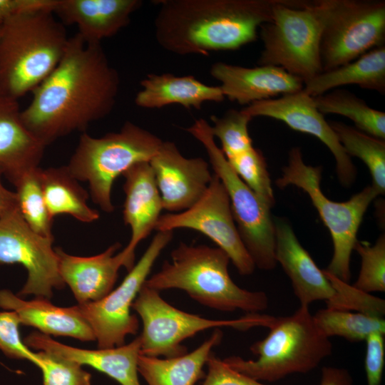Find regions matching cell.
Here are the masks:
<instances>
[{"instance_id": "d6986e66", "label": "cell", "mask_w": 385, "mask_h": 385, "mask_svg": "<svg viewBox=\"0 0 385 385\" xmlns=\"http://www.w3.org/2000/svg\"><path fill=\"white\" fill-rule=\"evenodd\" d=\"M210 73L221 83L225 98L241 105L297 92L304 87L300 78L273 66L248 68L217 62Z\"/></svg>"}, {"instance_id": "8992f818", "label": "cell", "mask_w": 385, "mask_h": 385, "mask_svg": "<svg viewBox=\"0 0 385 385\" xmlns=\"http://www.w3.org/2000/svg\"><path fill=\"white\" fill-rule=\"evenodd\" d=\"M163 140L150 131L125 122L118 132L100 138L83 133L66 165L78 181L86 182L92 200L103 211L112 212L111 192L115 179L140 162H150Z\"/></svg>"}, {"instance_id": "9c48e42d", "label": "cell", "mask_w": 385, "mask_h": 385, "mask_svg": "<svg viewBox=\"0 0 385 385\" xmlns=\"http://www.w3.org/2000/svg\"><path fill=\"white\" fill-rule=\"evenodd\" d=\"M205 148L214 173L224 185L240 238L255 267L271 270L277 265L275 230L270 207L235 173L216 145L210 125L200 118L186 128Z\"/></svg>"}, {"instance_id": "9a60e30c", "label": "cell", "mask_w": 385, "mask_h": 385, "mask_svg": "<svg viewBox=\"0 0 385 385\" xmlns=\"http://www.w3.org/2000/svg\"><path fill=\"white\" fill-rule=\"evenodd\" d=\"M250 117L264 116L281 120L297 131L319 139L333 154L336 172L341 184L350 186L356 178V169L351 158L339 143L337 135L324 115L317 109L313 97L303 89L253 102L242 109Z\"/></svg>"}, {"instance_id": "f35d334b", "label": "cell", "mask_w": 385, "mask_h": 385, "mask_svg": "<svg viewBox=\"0 0 385 385\" xmlns=\"http://www.w3.org/2000/svg\"><path fill=\"white\" fill-rule=\"evenodd\" d=\"M384 334L374 332L365 339L364 369L367 385H381L385 361Z\"/></svg>"}, {"instance_id": "60d3db41", "label": "cell", "mask_w": 385, "mask_h": 385, "mask_svg": "<svg viewBox=\"0 0 385 385\" xmlns=\"http://www.w3.org/2000/svg\"><path fill=\"white\" fill-rule=\"evenodd\" d=\"M319 385H352V379L345 369L327 366L322 369Z\"/></svg>"}, {"instance_id": "e0dca14e", "label": "cell", "mask_w": 385, "mask_h": 385, "mask_svg": "<svg viewBox=\"0 0 385 385\" xmlns=\"http://www.w3.org/2000/svg\"><path fill=\"white\" fill-rule=\"evenodd\" d=\"M160 192L163 209L184 211L196 203L207 189L213 174L202 158L183 156L175 143L163 141L149 162Z\"/></svg>"}, {"instance_id": "d4e9b609", "label": "cell", "mask_w": 385, "mask_h": 385, "mask_svg": "<svg viewBox=\"0 0 385 385\" xmlns=\"http://www.w3.org/2000/svg\"><path fill=\"white\" fill-rule=\"evenodd\" d=\"M140 86L135 103L143 108H160L175 103L200 109L205 102H222L225 98L220 86L206 85L193 76L151 73L140 81Z\"/></svg>"}, {"instance_id": "ab89813d", "label": "cell", "mask_w": 385, "mask_h": 385, "mask_svg": "<svg viewBox=\"0 0 385 385\" xmlns=\"http://www.w3.org/2000/svg\"><path fill=\"white\" fill-rule=\"evenodd\" d=\"M57 0H0V26L24 13L53 10Z\"/></svg>"}, {"instance_id": "cb8c5ba5", "label": "cell", "mask_w": 385, "mask_h": 385, "mask_svg": "<svg viewBox=\"0 0 385 385\" xmlns=\"http://www.w3.org/2000/svg\"><path fill=\"white\" fill-rule=\"evenodd\" d=\"M17 101L0 95V167L10 182L38 167L46 148L23 123Z\"/></svg>"}, {"instance_id": "3957f363", "label": "cell", "mask_w": 385, "mask_h": 385, "mask_svg": "<svg viewBox=\"0 0 385 385\" xmlns=\"http://www.w3.org/2000/svg\"><path fill=\"white\" fill-rule=\"evenodd\" d=\"M170 257V262L165 261L146 279L147 287L158 292L180 289L198 303L222 312L259 313L267 308L264 292L250 291L233 282L228 271L230 259L222 249L180 242Z\"/></svg>"}, {"instance_id": "f546056e", "label": "cell", "mask_w": 385, "mask_h": 385, "mask_svg": "<svg viewBox=\"0 0 385 385\" xmlns=\"http://www.w3.org/2000/svg\"><path fill=\"white\" fill-rule=\"evenodd\" d=\"M346 154L361 160L369 170L371 186L379 195L385 192V140L339 121L329 122Z\"/></svg>"}, {"instance_id": "7c38bea8", "label": "cell", "mask_w": 385, "mask_h": 385, "mask_svg": "<svg viewBox=\"0 0 385 385\" xmlns=\"http://www.w3.org/2000/svg\"><path fill=\"white\" fill-rule=\"evenodd\" d=\"M173 235L172 231H158L140 259L116 289L100 300L76 305L91 327L98 348L122 346L128 335L137 334L139 321L131 314L132 304Z\"/></svg>"}, {"instance_id": "7402d4cb", "label": "cell", "mask_w": 385, "mask_h": 385, "mask_svg": "<svg viewBox=\"0 0 385 385\" xmlns=\"http://www.w3.org/2000/svg\"><path fill=\"white\" fill-rule=\"evenodd\" d=\"M140 0H58L53 13L63 24L75 25L88 42L101 43L126 26Z\"/></svg>"}, {"instance_id": "6da1fadb", "label": "cell", "mask_w": 385, "mask_h": 385, "mask_svg": "<svg viewBox=\"0 0 385 385\" xmlns=\"http://www.w3.org/2000/svg\"><path fill=\"white\" fill-rule=\"evenodd\" d=\"M120 78L101 43L78 34L69 38L54 70L33 91L21 111L29 130L45 146L108 115L118 94Z\"/></svg>"}, {"instance_id": "8d00e7d4", "label": "cell", "mask_w": 385, "mask_h": 385, "mask_svg": "<svg viewBox=\"0 0 385 385\" xmlns=\"http://www.w3.org/2000/svg\"><path fill=\"white\" fill-rule=\"evenodd\" d=\"M20 325L19 317L14 312H0V350L11 359L28 360L36 365L38 354L21 340Z\"/></svg>"}, {"instance_id": "ffe728a7", "label": "cell", "mask_w": 385, "mask_h": 385, "mask_svg": "<svg viewBox=\"0 0 385 385\" xmlns=\"http://www.w3.org/2000/svg\"><path fill=\"white\" fill-rule=\"evenodd\" d=\"M24 342L28 347L48 352L81 366H90L120 385H140L138 375V361L140 355L139 336L127 344L94 350L59 343L39 332L29 334Z\"/></svg>"}, {"instance_id": "277c9868", "label": "cell", "mask_w": 385, "mask_h": 385, "mask_svg": "<svg viewBox=\"0 0 385 385\" xmlns=\"http://www.w3.org/2000/svg\"><path fill=\"white\" fill-rule=\"evenodd\" d=\"M69 38L52 11L6 21L0 34V95L18 100L32 92L57 66Z\"/></svg>"}, {"instance_id": "ac0fdd59", "label": "cell", "mask_w": 385, "mask_h": 385, "mask_svg": "<svg viewBox=\"0 0 385 385\" xmlns=\"http://www.w3.org/2000/svg\"><path fill=\"white\" fill-rule=\"evenodd\" d=\"M120 247V244L115 242L103 252L91 257L75 256L61 247L54 248L60 276L63 283L70 287L78 304L103 298L113 290L119 269L124 267L129 271L133 268L134 260L123 251L115 254Z\"/></svg>"}, {"instance_id": "30bf717a", "label": "cell", "mask_w": 385, "mask_h": 385, "mask_svg": "<svg viewBox=\"0 0 385 385\" xmlns=\"http://www.w3.org/2000/svg\"><path fill=\"white\" fill-rule=\"evenodd\" d=\"M143 323L140 354L164 358L180 356L188 352L182 343L209 329L232 327L247 330L267 327L272 316L250 313L234 319H212L180 310L162 298L160 292L145 283L132 304Z\"/></svg>"}, {"instance_id": "7bdbcfd3", "label": "cell", "mask_w": 385, "mask_h": 385, "mask_svg": "<svg viewBox=\"0 0 385 385\" xmlns=\"http://www.w3.org/2000/svg\"><path fill=\"white\" fill-rule=\"evenodd\" d=\"M1 26H0V34H1Z\"/></svg>"}, {"instance_id": "484cf974", "label": "cell", "mask_w": 385, "mask_h": 385, "mask_svg": "<svg viewBox=\"0 0 385 385\" xmlns=\"http://www.w3.org/2000/svg\"><path fill=\"white\" fill-rule=\"evenodd\" d=\"M223 337L220 328L191 352L173 358H160L140 354L138 371L148 385H195L205 377L204 366Z\"/></svg>"}, {"instance_id": "ba28073f", "label": "cell", "mask_w": 385, "mask_h": 385, "mask_svg": "<svg viewBox=\"0 0 385 385\" xmlns=\"http://www.w3.org/2000/svg\"><path fill=\"white\" fill-rule=\"evenodd\" d=\"M321 178V168L306 165L300 148L294 147L289 152L288 164L282 168V175L276 185L279 188L297 186L310 197L332 239L334 252L325 270L349 283L350 258L356 235L368 207L379 194L369 185L346 202H334L322 191Z\"/></svg>"}, {"instance_id": "d6a6232c", "label": "cell", "mask_w": 385, "mask_h": 385, "mask_svg": "<svg viewBox=\"0 0 385 385\" xmlns=\"http://www.w3.org/2000/svg\"><path fill=\"white\" fill-rule=\"evenodd\" d=\"M252 117L242 110H228L221 116H211L213 137L219 139L220 148L226 159H230L252 148V140L248 132Z\"/></svg>"}, {"instance_id": "74e56055", "label": "cell", "mask_w": 385, "mask_h": 385, "mask_svg": "<svg viewBox=\"0 0 385 385\" xmlns=\"http://www.w3.org/2000/svg\"><path fill=\"white\" fill-rule=\"evenodd\" d=\"M206 366L207 371L202 385H267L231 368L213 352Z\"/></svg>"}, {"instance_id": "e575fe53", "label": "cell", "mask_w": 385, "mask_h": 385, "mask_svg": "<svg viewBox=\"0 0 385 385\" xmlns=\"http://www.w3.org/2000/svg\"><path fill=\"white\" fill-rule=\"evenodd\" d=\"M354 250L361 257L359 276L353 284L356 289L366 292L385 291V236L380 235L376 242L370 245L359 242Z\"/></svg>"}, {"instance_id": "836d02e7", "label": "cell", "mask_w": 385, "mask_h": 385, "mask_svg": "<svg viewBox=\"0 0 385 385\" xmlns=\"http://www.w3.org/2000/svg\"><path fill=\"white\" fill-rule=\"evenodd\" d=\"M240 179L270 208L274 196L262 153L254 147L227 160Z\"/></svg>"}, {"instance_id": "8fae6325", "label": "cell", "mask_w": 385, "mask_h": 385, "mask_svg": "<svg viewBox=\"0 0 385 385\" xmlns=\"http://www.w3.org/2000/svg\"><path fill=\"white\" fill-rule=\"evenodd\" d=\"M320 41L322 71L353 61L384 46L385 1L322 0Z\"/></svg>"}, {"instance_id": "4fadbf2b", "label": "cell", "mask_w": 385, "mask_h": 385, "mask_svg": "<svg viewBox=\"0 0 385 385\" xmlns=\"http://www.w3.org/2000/svg\"><path fill=\"white\" fill-rule=\"evenodd\" d=\"M53 242V237L33 231L18 208L0 215V265L20 264L28 273L19 297L33 294L49 299L53 289L65 286Z\"/></svg>"}, {"instance_id": "83f0119b", "label": "cell", "mask_w": 385, "mask_h": 385, "mask_svg": "<svg viewBox=\"0 0 385 385\" xmlns=\"http://www.w3.org/2000/svg\"><path fill=\"white\" fill-rule=\"evenodd\" d=\"M41 182L45 202L53 219L65 214L90 223L99 218V212L87 203L89 194L66 165L41 168Z\"/></svg>"}, {"instance_id": "1f68e13d", "label": "cell", "mask_w": 385, "mask_h": 385, "mask_svg": "<svg viewBox=\"0 0 385 385\" xmlns=\"http://www.w3.org/2000/svg\"><path fill=\"white\" fill-rule=\"evenodd\" d=\"M41 168L24 171L11 183L14 185L18 209L24 221L36 233L53 237V219L50 215L43 194Z\"/></svg>"}, {"instance_id": "5bb4252c", "label": "cell", "mask_w": 385, "mask_h": 385, "mask_svg": "<svg viewBox=\"0 0 385 385\" xmlns=\"http://www.w3.org/2000/svg\"><path fill=\"white\" fill-rule=\"evenodd\" d=\"M179 228L196 230L213 241L227 254L240 274L253 273L255 266L237 231L227 192L215 173L196 203L184 211L160 215L155 227L156 231Z\"/></svg>"}, {"instance_id": "5b68a950", "label": "cell", "mask_w": 385, "mask_h": 385, "mask_svg": "<svg viewBox=\"0 0 385 385\" xmlns=\"http://www.w3.org/2000/svg\"><path fill=\"white\" fill-rule=\"evenodd\" d=\"M267 328L268 334L250 347L256 359L232 356L224 361L255 380L272 382L307 373L332 353L330 339L319 330L307 306L290 316L273 317Z\"/></svg>"}, {"instance_id": "4dcf8cb0", "label": "cell", "mask_w": 385, "mask_h": 385, "mask_svg": "<svg viewBox=\"0 0 385 385\" xmlns=\"http://www.w3.org/2000/svg\"><path fill=\"white\" fill-rule=\"evenodd\" d=\"M319 330L327 337H340L356 342L374 332H385V320L363 312L326 307L313 314Z\"/></svg>"}, {"instance_id": "4316f807", "label": "cell", "mask_w": 385, "mask_h": 385, "mask_svg": "<svg viewBox=\"0 0 385 385\" xmlns=\"http://www.w3.org/2000/svg\"><path fill=\"white\" fill-rule=\"evenodd\" d=\"M345 85L385 93V46L377 47L356 60L322 71L304 82L303 91L315 97Z\"/></svg>"}, {"instance_id": "2e32d148", "label": "cell", "mask_w": 385, "mask_h": 385, "mask_svg": "<svg viewBox=\"0 0 385 385\" xmlns=\"http://www.w3.org/2000/svg\"><path fill=\"white\" fill-rule=\"evenodd\" d=\"M274 223L276 261L289 278L300 305L309 307L312 302L322 300L327 307L349 311L345 297L302 246L289 223L279 217L274 218Z\"/></svg>"}, {"instance_id": "52a82bcc", "label": "cell", "mask_w": 385, "mask_h": 385, "mask_svg": "<svg viewBox=\"0 0 385 385\" xmlns=\"http://www.w3.org/2000/svg\"><path fill=\"white\" fill-rule=\"evenodd\" d=\"M323 26L322 0H277L272 20L260 28L263 49L259 66H273L304 82L322 72L320 41Z\"/></svg>"}, {"instance_id": "44dd1931", "label": "cell", "mask_w": 385, "mask_h": 385, "mask_svg": "<svg viewBox=\"0 0 385 385\" xmlns=\"http://www.w3.org/2000/svg\"><path fill=\"white\" fill-rule=\"evenodd\" d=\"M122 175L125 195L123 218L131 230L130 240L122 251L135 260L138 245L155 230L163 210V202L149 162L138 163Z\"/></svg>"}, {"instance_id": "603a6c76", "label": "cell", "mask_w": 385, "mask_h": 385, "mask_svg": "<svg viewBox=\"0 0 385 385\" xmlns=\"http://www.w3.org/2000/svg\"><path fill=\"white\" fill-rule=\"evenodd\" d=\"M0 307L14 312L21 324L33 327L43 334L69 337L82 342L96 341L91 327L76 305L57 307L41 297L25 300L9 289H0Z\"/></svg>"}, {"instance_id": "b9f144b4", "label": "cell", "mask_w": 385, "mask_h": 385, "mask_svg": "<svg viewBox=\"0 0 385 385\" xmlns=\"http://www.w3.org/2000/svg\"><path fill=\"white\" fill-rule=\"evenodd\" d=\"M3 175L4 171L0 167V215L18 208L15 192L6 189L1 182Z\"/></svg>"}, {"instance_id": "7a4b0ae2", "label": "cell", "mask_w": 385, "mask_h": 385, "mask_svg": "<svg viewBox=\"0 0 385 385\" xmlns=\"http://www.w3.org/2000/svg\"><path fill=\"white\" fill-rule=\"evenodd\" d=\"M155 36L165 50L207 56L252 43L272 20L277 0H163Z\"/></svg>"}, {"instance_id": "f1b7e54d", "label": "cell", "mask_w": 385, "mask_h": 385, "mask_svg": "<svg viewBox=\"0 0 385 385\" xmlns=\"http://www.w3.org/2000/svg\"><path fill=\"white\" fill-rule=\"evenodd\" d=\"M323 115L337 114L354 122L356 128L375 138L385 139V113L371 108L363 99L344 89H334L313 97Z\"/></svg>"}, {"instance_id": "d590c367", "label": "cell", "mask_w": 385, "mask_h": 385, "mask_svg": "<svg viewBox=\"0 0 385 385\" xmlns=\"http://www.w3.org/2000/svg\"><path fill=\"white\" fill-rule=\"evenodd\" d=\"M37 354L43 385H91V375L81 365L43 351Z\"/></svg>"}]
</instances>
